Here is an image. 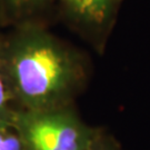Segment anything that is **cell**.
<instances>
[{
	"label": "cell",
	"mask_w": 150,
	"mask_h": 150,
	"mask_svg": "<svg viewBox=\"0 0 150 150\" xmlns=\"http://www.w3.org/2000/svg\"><path fill=\"white\" fill-rule=\"evenodd\" d=\"M4 60L16 100L26 111L48 110L69 78L66 56L45 39L22 38L11 46Z\"/></svg>",
	"instance_id": "obj_1"
},
{
	"label": "cell",
	"mask_w": 150,
	"mask_h": 150,
	"mask_svg": "<svg viewBox=\"0 0 150 150\" xmlns=\"http://www.w3.org/2000/svg\"><path fill=\"white\" fill-rule=\"evenodd\" d=\"M15 126L25 150H90L99 137L75 117L58 111H18Z\"/></svg>",
	"instance_id": "obj_2"
},
{
	"label": "cell",
	"mask_w": 150,
	"mask_h": 150,
	"mask_svg": "<svg viewBox=\"0 0 150 150\" xmlns=\"http://www.w3.org/2000/svg\"><path fill=\"white\" fill-rule=\"evenodd\" d=\"M16 97L7 75L4 56L0 57V125L13 122L19 110L13 108Z\"/></svg>",
	"instance_id": "obj_3"
},
{
	"label": "cell",
	"mask_w": 150,
	"mask_h": 150,
	"mask_svg": "<svg viewBox=\"0 0 150 150\" xmlns=\"http://www.w3.org/2000/svg\"><path fill=\"white\" fill-rule=\"evenodd\" d=\"M80 16L92 21H102L107 16L111 0H64Z\"/></svg>",
	"instance_id": "obj_4"
},
{
	"label": "cell",
	"mask_w": 150,
	"mask_h": 150,
	"mask_svg": "<svg viewBox=\"0 0 150 150\" xmlns=\"http://www.w3.org/2000/svg\"><path fill=\"white\" fill-rule=\"evenodd\" d=\"M0 150H25L15 122L0 125Z\"/></svg>",
	"instance_id": "obj_5"
},
{
	"label": "cell",
	"mask_w": 150,
	"mask_h": 150,
	"mask_svg": "<svg viewBox=\"0 0 150 150\" xmlns=\"http://www.w3.org/2000/svg\"><path fill=\"white\" fill-rule=\"evenodd\" d=\"M90 150H113V149L111 148V147L107 146L106 144H103L102 140L100 139V137H99V139L97 140L96 144L93 145V147H92Z\"/></svg>",
	"instance_id": "obj_6"
},
{
	"label": "cell",
	"mask_w": 150,
	"mask_h": 150,
	"mask_svg": "<svg viewBox=\"0 0 150 150\" xmlns=\"http://www.w3.org/2000/svg\"><path fill=\"white\" fill-rule=\"evenodd\" d=\"M31 0H8V2L13 7H22V6H25Z\"/></svg>",
	"instance_id": "obj_7"
}]
</instances>
